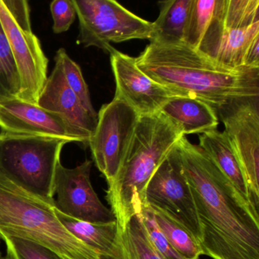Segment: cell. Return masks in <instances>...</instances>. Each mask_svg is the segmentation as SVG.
I'll return each mask as SVG.
<instances>
[{"instance_id": "e0dca14e", "label": "cell", "mask_w": 259, "mask_h": 259, "mask_svg": "<svg viewBox=\"0 0 259 259\" xmlns=\"http://www.w3.org/2000/svg\"><path fill=\"white\" fill-rule=\"evenodd\" d=\"M160 112L180 128L183 136L217 130L219 124L216 110L192 97H174L163 105Z\"/></svg>"}, {"instance_id": "ac0fdd59", "label": "cell", "mask_w": 259, "mask_h": 259, "mask_svg": "<svg viewBox=\"0 0 259 259\" xmlns=\"http://www.w3.org/2000/svg\"><path fill=\"white\" fill-rule=\"evenodd\" d=\"M198 146L231 182L242 199L255 210L251 204L242 168L225 132L214 130L202 133L199 136Z\"/></svg>"}, {"instance_id": "7c38bea8", "label": "cell", "mask_w": 259, "mask_h": 259, "mask_svg": "<svg viewBox=\"0 0 259 259\" xmlns=\"http://www.w3.org/2000/svg\"><path fill=\"white\" fill-rule=\"evenodd\" d=\"M0 130L4 134L54 138L88 146L63 116L20 98L0 101Z\"/></svg>"}, {"instance_id": "52a82bcc", "label": "cell", "mask_w": 259, "mask_h": 259, "mask_svg": "<svg viewBox=\"0 0 259 259\" xmlns=\"http://www.w3.org/2000/svg\"><path fill=\"white\" fill-rule=\"evenodd\" d=\"M79 21L78 45L110 54L111 43L154 38L153 22L135 15L114 0H72Z\"/></svg>"}, {"instance_id": "8992f818", "label": "cell", "mask_w": 259, "mask_h": 259, "mask_svg": "<svg viewBox=\"0 0 259 259\" xmlns=\"http://www.w3.org/2000/svg\"><path fill=\"white\" fill-rule=\"evenodd\" d=\"M0 23L8 39L20 76L19 98L37 104L48 79V63L31 27L26 0H0Z\"/></svg>"}, {"instance_id": "ba28073f", "label": "cell", "mask_w": 259, "mask_h": 259, "mask_svg": "<svg viewBox=\"0 0 259 259\" xmlns=\"http://www.w3.org/2000/svg\"><path fill=\"white\" fill-rule=\"evenodd\" d=\"M140 115L119 97L102 106L89 146L100 172L110 186L116 180L130 149Z\"/></svg>"}, {"instance_id": "2e32d148", "label": "cell", "mask_w": 259, "mask_h": 259, "mask_svg": "<svg viewBox=\"0 0 259 259\" xmlns=\"http://www.w3.org/2000/svg\"><path fill=\"white\" fill-rule=\"evenodd\" d=\"M226 0H193L184 43L215 60L222 36Z\"/></svg>"}, {"instance_id": "5bb4252c", "label": "cell", "mask_w": 259, "mask_h": 259, "mask_svg": "<svg viewBox=\"0 0 259 259\" xmlns=\"http://www.w3.org/2000/svg\"><path fill=\"white\" fill-rule=\"evenodd\" d=\"M259 37V0H226L222 36L215 61L242 68L248 47Z\"/></svg>"}, {"instance_id": "7402d4cb", "label": "cell", "mask_w": 259, "mask_h": 259, "mask_svg": "<svg viewBox=\"0 0 259 259\" xmlns=\"http://www.w3.org/2000/svg\"><path fill=\"white\" fill-rule=\"evenodd\" d=\"M148 207L152 211L159 228L172 246L187 259H199L202 251L198 241L181 224L161 210Z\"/></svg>"}, {"instance_id": "6da1fadb", "label": "cell", "mask_w": 259, "mask_h": 259, "mask_svg": "<svg viewBox=\"0 0 259 259\" xmlns=\"http://www.w3.org/2000/svg\"><path fill=\"white\" fill-rule=\"evenodd\" d=\"M174 150L195 202L202 254L212 259H259L258 212L198 145L183 136Z\"/></svg>"}, {"instance_id": "f1b7e54d", "label": "cell", "mask_w": 259, "mask_h": 259, "mask_svg": "<svg viewBox=\"0 0 259 259\" xmlns=\"http://www.w3.org/2000/svg\"><path fill=\"white\" fill-rule=\"evenodd\" d=\"M0 259H13V257L10 254H7V255L4 256L3 254H0Z\"/></svg>"}, {"instance_id": "8fae6325", "label": "cell", "mask_w": 259, "mask_h": 259, "mask_svg": "<svg viewBox=\"0 0 259 259\" xmlns=\"http://www.w3.org/2000/svg\"><path fill=\"white\" fill-rule=\"evenodd\" d=\"M92 161L86 160L76 167L66 168L61 162L54 176L55 207L62 213L75 219L93 224L115 222L111 210L100 200L92 186L90 176Z\"/></svg>"}, {"instance_id": "d6986e66", "label": "cell", "mask_w": 259, "mask_h": 259, "mask_svg": "<svg viewBox=\"0 0 259 259\" xmlns=\"http://www.w3.org/2000/svg\"><path fill=\"white\" fill-rule=\"evenodd\" d=\"M55 212L59 221L66 230L76 239L98 251L101 259L112 257L116 247L118 230L116 221L107 224H93L71 218L57 208Z\"/></svg>"}, {"instance_id": "3957f363", "label": "cell", "mask_w": 259, "mask_h": 259, "mask_svg": "<svg viewBox=\"0 0 259 259\" xmlns=\"http://www.w3.org/2000/svg\"><path fill=\"white\" fill-rule=\"evenodd\" d=\"M182 137L180 128L161 112L140 116L122 168L107 191L118 228L142 212L150 180Z\"/></svg>"}, {"instance_id": "44dd1931", "label": "cell", "mask_w": 259, "mask_h": 259, "mask_svg": "<svg viewBox=\"0 0 259 259\" xmlns=\"http://www.w3.org/2000/svg\"><path fill=\"white\" fill-rule=\"evenodd\" d=\"M107 259H163L150 241L141 213L118 228L114 253Z\"/></svg>"}, {"instance_id": "30bf717a", "label": "cell", "mask_w": 259, "mask_h": 259, "mask_svg": "<svg viewBox=\"0 0 259 259\" xmlns=\"http://www.w3.org/2000/svg\"><path fill=\"white\" fill-rule=\"evenodd\" d=\"M144 204L159 209L175 220L200 245L201 230L195 202L174 148L150 180Z\"/></svg>"}, {"instance_id": "7a4b0ae2", "label": "cell", "mask_w": 259, "mask_h": 259, "mask_svg": "<svg viewBox=\"0 0 259 259\" xmlns=\"http://www.w3.org/2000/svg\"><path fill=\"white\" fill-rule=\"evenodd\" d=\"M136 64L179 96L201 100L215 110L233 98L259 96V69L226 67L185 43H150Z\"/></svg>"}, {"instance_id": "277c9868", "label": "cell", "mask_w": 259, "mask_h": 259, "mask_svg": "<svg viewBox=\"0 0 259 259\" xmlns=\"http://www.w3.org/2000/svg\"><path fill=\"white\" fill-rule=\"evenodd\" d=\"M55 200L28 192L0 174V238H20L44 245L64 259H101L61 224Z\"/></svg>"}, {"instance_id": "5b68a950", "label": "cell", "mask_w": 259, "mask_h": 259, "mask_svg": "<svg viewBox=\"0 0 259 259\" xmlns=\"http://www.w3.org/2000/svg\"><path fill=\"white\" fill-rule=\"evenodd\" d=\"M68 142L0 133V174L34 195L54 198L56 169Z\"/></svg>"}, {"instance_id": "ffe728a7", "label": "cell", "mask_w": 259, "mask_h": 259, "mask_svg": "<svg viewBox=\"0 0 259 259\" xmlns=\"http://www.w3.org/2000/svg\"><path fill=\"white\" fill-rule=\"evenodd\" d=\"M193 0H168L159 3L160 14L154 25L151 43H184Z\"/></svg>"}, {"instance_id": "cb8c5ba5", "label": "cell", "mask_w": 259, "mask_h": 259, "mask_svg": "<svg viewBox=\"0 0 259 259\" xmlns=\"http://www.w3.org/2000/svg\"><path fill=\"white\" fill-rule=\"evenodd\" d=\"M55 63L60 65L66 84L78 97L83 107L93 117L98 118V113L92 105L89 88L80 66L70 58L64 48H60L57 51Z\"/></svg>"}, {"instance_id": "9c48e42d", "label": "cell", "mask_w": 259, "mask_h": 259, "mask_svg": "<svg viewBox=\"0 0 259 259\" xmlns=\"http://www.w3.org/2000/svg\"><path fill=\"white\" fill-rule=\"evenodd\" d=\"M259 96L233 98L216 110L245 177L253 207L259 208Z\"/></svg>"}, {"instance_id": "603a6c76", "label": "cell", "mask_w": 259, "mask_h": 259, "mask_svg": "<svg viewBox=\"0 0 259 259\" xmlns=\"http://www.w3.org/2000/svg\"><path fill=\"white\" fill-rule=\"evenodd\" d=\"M20 76L8 39L0 23V101L19 98Z\"/></svg>"}, {"instance_id": "9a60e30c", "label": "cell", "mask_w": 259, "mask_h": 259, "mask_svg": "<svg viewBox=\"0 0 259 259\" xmlns=\"http://www.w3.org/2000/svg\"><path fill=\"white\" fill-rule=\"evenodd\" d=\"M37 104L63 116L85 139L89 146V140L96 128L98 118L93 117L85 110L76 95L69 89L58 63H55L47 79Z\"/></svg>"}, {"instance_id": "d4e9b609", "label": "cell", "mask_w": 259, "mask_h": 259, "mask_svg": "<svg viewBox=\"0 0 259 259\" xmlns=\"http://www.w3.org/2000/svg\"><path fill=\"white\" fill-rule=\"evenodd\" d=\"M7 248V254L13 259H64L53 250L26 239L9 237L3 239Z\"/></svg>"}, {"instance_id": "f546056e", "label": "cell", "mask_w": 259, "mask_h": 259, "mask_svg": "<svg viewBox=\"0 0 259 259\" xmlns=\"http://www.w3.org/2000/svg\"><path fill=\"white\" fill-rule=\"evenodd\" d=\"M1 241H2V239H1V238H0V245H1ZM0 254H2V252H1V251H0Z\"/></svg>"}, {"instance_id": "83f0119b", "label": "cell", "mask_w": 259, "mask_h": 259, "mask_svg": "<svg viewBox=\"0 0 259 259\" xmlns=\"http://www.w3.org/2000/svg\"><path fill=\"white\" fill-rule=\"evenodd\" d=\"M242 66L249 69H259V37L251 44L242 60Z\"/></svg>"}, {"instance_id": "484cf974", "label": "cell", "mask_w": 259, "mask_h": 259, "mask_svg": "<svg viewBox=\"0 0 259 259\" xmlns=\"http://www.w3.org/2000/svg\"><path fill=\"white\" fill-rule=\"evenodd\" d=\"M141 214L150 241L163 259H187L180 254L168 242L148 206L145 204L142 206Z\"/></svg>"}, {"instance_id": "4fadbf2b", "label": "cell", "mask_w": 259, "mask_h": 259, "mask_svg": "<svg viewBox=\"0 0 259 259\" xmlns=\"http://www.w3.org/2000/svg\"><path fill=\"white\" fill-rule=\"evenodd\" d=\"M110 63L116 81V95L140 116L160 112L171 98L179 96L151 79L136 64V58L113 50Z\"/></svg>"}, {"instance_id": "4316f807", "label": "cell", "mask_w": 259, "mask_h": 259, "mask_svg": "<svg viewBox=\"0 0 259 259\" xmlns=\"http://www.w3.org/2000/svg\"><path fill=\"white\" fill-rule=\"evenodd\" d=\"M55 34H62L69 31L77 17L76 11L72 0H55L51 4Z\"/></svg>"}]
</instances>
